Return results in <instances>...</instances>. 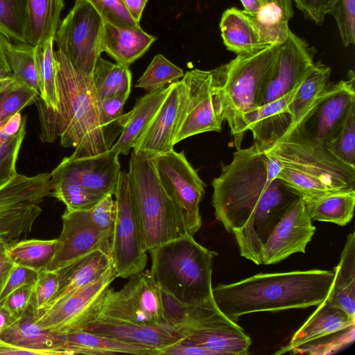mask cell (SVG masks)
I'll return each mask as SVG.
<instances>
[{
    "instance_id": "obj_28",
    "label": "cell",
    "mask_w": 355,
    "mask_h": 355,
    "mask_svg": "<svg viewBox=\"0 0 355 355\" xmlns=\"http://www.w3.org/2000/svg\"><path fill=\"white\" fill-rule=\"evenodd\" d=\"M171 85L148 92L137 99L130 112L129 121L122 130L119 139L110 150L118 155H128L149 125L163 101L167 96Z\"/></svg>"
},
{
    "instance_id": "obj_3",
    "label": "cell",
    "mask_w": 355,
    "mask_h": 355,
    "mask_svg": "<svg viewBox=\"0 0 355 355\" xmlns=\"http://www.w3.org/2000/svg\"><path fill=\"white\" fill-rule=\"evenodd\" d=\"M334 270H309L259 273L212 288L219 309L236 322L243 315L279 311L320 304L328 296Z\"/></svg>"
},
{
    "instance_id": "obj_5",
    "label": "cell",
    "mask_w": 355,
    "mask_h": 355,
    "mask_svg": "<svg viewBox=\"0 0 355 355\" xmlns=\"http://www.w3.org/2000/svg\"><path fill=\"white\" fill-rule=\"evenodd\" d=\"M148 252L149 273L160 289L187 304L214 299L211 275L215 253L198 243L193 236L174 239Z\"/></svg>"
},
{
    "instance_id": "obj_41",
    "label": "cell",
    "mask_w": 355,
    "mask_h": 355,
    "mask_svg": "<svg viewBox=\"0 0 355 355\" xmlns=\"http://www.w3.org/2000/svg\"><path fill=\"white\" fill-rule=\"evenodd\" d=\"M128 98L117 95L98 100L99 121L105 143L110 149L129 121L130 112L123 113Z\"/></svg>"
},
{
    "instance_id": "obj_27",
    "label": "cell",
    "mask_w": 355,
    "mask_h": 355,
    "mask_svg": "<svg viewBox=\"0 0 355 355\" xmlns=\"http://www.w3.org/2000/svg\"><path fill=\"white\" fill-rule=\"evenodd\" d=\"M36 312L30 305L24 315L0 335V339L12 345L36 351L39 355H63L56 335L36 323Z\"/></svg>"
},
{
    "instance_id": "obj_51",
    "label": "cell",
    "mask_w": 355,
    "mask_h": 355,
    "mask_svg": "<svg viewBox=\"0 0 355 355\" xmlns=\"http://www.w3.org/2000/svg\"><path fill=\"white\" fill-rule=\"evenodd\" d=\"M37 272L14 264L0 293V305L14 291L25 285H33L37 278Z\"/></svg>"
},
{
    "instance_id": "obj_22",
    "label": "cell",
    "mask_w": 355,
    "mask_h": 355,
    "mask_svg": "<svg viewBox=\"0 0 355 355\" xmlns=\"http://www.w3.org/2000/svg\"><path fill=\"white\" fill-rule=\"evenodd\" d=\"M84 330L159 352L185 335L168 324L144 325L114 320H97Z\"/></svg>"
},
{
    "instance_id": "obj_29",
    "label": "cell",
    "mask_w": 355,
    "mask_h": 355,
    "mask_svg": "<svg viewBox=\"0 0 355 355\" xmlns=\"http://www.w3.org/2000/svg\"><path fill=\"white\" fill-rule=\"evenodd\" d=\"M220 29L224 45L236 55L270 46L261 40L248 15L235 7L223 12Z\"/></svg>"
},
{
    "instance_id": "obj_53",
    "label": "cell",
    "mask_w": 355,
    "mask_h": 355,
    "mask_svg": "<svg viewBox=\"0 0 355 355\" xmlns=\"http://www.w3.org/2000/svg\"><path fill=\"white\" fill-rule=\"evenodd\" d=\"M11 41L0 32V78L12 74L7 58L6 50Z\"/></svg>"
},
{
    "instance_id": "obj_20",
    "label": "cell",
    "mask_w": 355,
    "mask_h": 355,
    "mask_svg": "<svg viewBox=\"0 0 355 355\" xmlns=\"http://www.w3.org/2000/svg\"><path fill=\"white\" fill-rule=\"evenodd\" d=\"M185 98L186 87L183 80L171 84L169 92L133 150L152 157L173 149L174 138Z\"/></svg>"
},
{
    "instance_id": "obj_52",
    "label": "cell",
    "mask_w": 355,
    "mask_h": 355,
    "mask_svg": "<svg viewBox=\"0 0 355 355\" xmlns=\"http://www.w3.org/2000/svg\"><path fill=\"white\" fill-rule=\"evenodd\" d=\"M296 7L317 24H322L328 14L331 0H294Z\"/></svg>"
},
{
    "instance_id": "obj_6",
    "label": "cell",
    "mask_w": 355,
    "mask_h": 355,
    "mask_svg": "<svg viewBox=\"0 0 355 355\" xmlns=\"http://www.w3.org/2000/svg\"><path fill=\"white\" fill-rule=\"evenodd\" d=\"M128 174L146 251L191 235L182 209L163 187L151 157L133 150Z\"/></svg>"
},
{
    "instance_id": "obj_33",
    "label": "cell",
    "mask_w": 355,
    "mask_h": 355,
    "mask_svg": "<svg viewBox=\"0 0 355 355\" xmlns=\"http://www.w3.org/2000/svg\"><path fill=\"white\" fill-rule=\"evenodd\" d=\"M304 202L312 221L345 226L354 216L355 190L334 192Z\"/></svg>"
},
{
    "instance_id": "obj_44",
    "label": "cell",
    "mask_w": 355,
    "mask_h": 355,
    "mask_svg": "<svg viewBox=\"0 0 355 355\" xmlns=\"http://www.w3.org/2000/svg\"><path fill=\"white\" fill-rule=\"evenodd\" d=\"M39 93L14 80L0 92V124L20 112L25 107L35 103Z\"/></svg>"
},
{
    "instance_id": "obj_50",
    "label": "cell",
    "mask_w": 355,
    "mask_h": 355,
    "mask_svg": "<svg viewBox=\"0 0 355 355\" xmlns=\"http://www.w3.org/2000/svg\"><path fill=\"white\" fill-rule=\"evenodd\" d=\"M33 285H25L12 292L0 305L12 321L21 317L31 305Z\"/></svg>"
},
{
    "instance_id": "obj_8",
    "label": "cell",
    "mask_w": 355,
    "mask_h": 355,
    "mask_svg": "<svg viewBox=\"0 0 355 355\" xmlns=\"http://www.w3.org/2000/svg\"><path fill=\"white\" fill-rule=\"evenodd\" d=\"M186 98L180 113L174 145L206 132H220L225 120L222 82L218 67L194 69L184 74Z\"/></svg>"
},
{
    "instance_id": "obj_12",
    "label": "cell",
    "mask_w": 355,
    "mask_h": 355,
    "mask_svg": "<svg viewBox=\"0 0 355 355\" xmlns=\"http://www.w3.org/2000/svg\"><path fill=\"white\" fill-rule=\"evenodd\" d=\"M104 21L93 6L76 0L73 8L58 28L54 41L58 49L84 76H92L101 49Z\"/></svg>"
},
{
    "instance_id": "obj_43",
    "label": "cell",
    "mask_w": 355,
    "mask_h": 355,
    "mask_svg": "<svg viewBox=\"0 0 355 355\" xmlns=\"http://www.w3.org/2000/svg\"><path fill=\"white\" fill-rule=\"evenodd\" d=\"M184 76L182 69L175 65L164 55H156L135 87L142 88L148 93L166 87Z\"/></svg>"
},
{
    "instance_id": "obj_57",
    "label": "cell",
    "mask_w": 355,
    "mask_h": 355,
    "mask_svg": "<svg viewBox=\"0 0 355 355\" xmlns=\"http://www.w3.org/2000/svg\"><path fill=\"white\" fill-rule=\"evenodd\" d=\"M262 1L265 5L272 3H276L288 19L293 15L291 0H262Z\"/></svg>"
},
{
    "instance_id": "obj_1",
    "label": "cell",
    "mask_w": 355,
    "mask_h": 355,
    "mask_svg": "<svg viewBox=\"0 0 355 355\" xmlns=\"http://www.w3.org/2000/svg\"><path fill=\"white\" fill-rule=\"evenodd\" d=\"M279 160L252 144L239 148L214 178L215 216L232 233L242 257L261 264L263 247L286 209L299 197L277 175Z\"/></svg>"
},
{
    "instance_id": "obj_40",
    "label": "cell",
    "mask_w": 355,
    "mask_h": 355,
    "mask_svg": "<svg viewBox=\"0 0 355 355\" xmlns=\"http://www.w3.org/2000/svg\"><path fill=\"white\" fill-rule=\"evenodd\" d=\"M6 53L12 78L39 93L35 46L26 42H11Z\"/></svg>"
},
{
    "instance_id": "obj_46",
    "label": "cell",
    "mask_w": 355,
    "mask_h": 355,
    "mask_svg": "<svg viewBox=\"0 0 355 355\" xmlns=\"http://www.w3.org/2000/svg\"><path fill=\"white\" fill-rule=\"evenodd\" d=\"M328 14L335 18L345 46L355 42V0H331Z\"/></svg>"
},
{
    "instance_id": "obj_32",
    "label": "cell",
    "mask_w": 355,
    "mask_h": 355,
    "mask_svg": "<svg viewBox=\"0 0 355 355\" xmlns=\"http://www.w3.org/2000/svg\"><path fill=\"white\" fill-rule=\"evenodd\" d=\"M64 0H28L26 42L35 46L54 39Z\"/></svg>"
},
{
    "instance_id": "obj_24",
    "label": "cell",
    "mask_w": 355,
    "mask_h": 355,
    "mask_svg": "<svg viewBox=\"0 0 355 355\" xmlns=\"http://www.w3.org/2000/svg\"><path fill=\"white\" fill-rule=\"evenodd\" d=\"M299 86L254 111L248 124L253 144L265 150L284 133L291 121L288 107Z\"/></svg>"
},
{
    "instance_id": "obj_49",
    "label": "cell",
    "mask_w": 355,
    "mask_h": 355,
    "mask_svg": "<svg viewBox=\"0 0 355 355\" xmlns=\"http://www.w3.org/2000/svg\"><path fill=\"white\" fill-rule=\"evenodd\" d=\"M88 213L92 222L112 237L116 217V202L112 196H105L94 207L88 209Z\"/></svg>"
},
{
    "instance_id": "obj_14",
    "label": "cell",
    "mask_w": 355,
    "mask_h": 355,
    "mask_svg": "<svg viewBox=\"0 0 355 355\" xmlns=\"http://www.w3.org/2000/svg\"><path fill=\"white\" fill-rule=\"evenodd\" d=\"M151 159L163 187L182 209L188 232L193 236L202 225L199 204L205 184L183 151L173 149Z\"/></svg>"
},
{
    "instance_id": "obj_2",
    "label": "cell",
    "mask_w": 355,
    "mask_h": 355,
    "mask_svg": "<svg viewBox=\"0 0 355 355\" xmlns=\"http://www.w3.org/2000/svg\"><path fill=\"white\" fill-rule=\"evenodd\" d=\"M58 110L47 107L42 99L35 103L41 124L40 139L75 148L73 157H88L104 153L107 147L99 121L98 99L92 76H84L60 50L54 51Z\"/></svg>"
},
{
    "instance_id": "obj_30",
    "label": "cell",
    "mask_w": 355,
    "mask_h": 355,
    "mask_svg": "<svg viewBox=\"0 0 355 355\" xmlns=\"http://www.w3.org/2000/svg\"><path fill=\"white\" fill-rule=\"evenodd\" d=\"M331 68L321 62L313 67L297 87L289 105L291 125L304 124L313 112L320 96L329 84Z\"/></svg>"
},
{
    "instance_id": "obj_58",
    "label": "cell",
    "mask_w": 355,
    "mask_h": 355,
    "mask_svg": "<svg viewBox=\"0 0 355 355\" xmlns=\"http://www.w3.org/2000/svg\"><path fill=\"white\" fill-rule=\"evenodd\" d=\"M12 320L5 309L0 306V335L11 324Z\"/></svg>"
},
{
    "instance_id": "obj_56",
    "label": "cell",
    "mask_w": 355,
    "mask_h": 355,
    "mask_svg": "<svg viewBox=\"0 0 355 355\" xmlns=\"http://www.w3.org/2000/svg\"><path fill=\"white\" fill-rule=\"evenodd\" d=\"M241 1L244 7L243 11L253 17L265 6L262 0H241Z\"/></svg>"
},
{
    "instance_id": "obj_45",
    "label": "cell",
    "mask_w": 355,
    "mask_h": 355,
    "mask_svg": "<svg viewBox=\"0 0 355 355\" xmlns=\"http://www.w3.org/2000/svg\"><path fill=\"white\" fill-rule=\"evenodd\" d=\"M25 127L26 125L17 135L8 139L0 133V187L17 174L16 165L26 134Z\"/></svg>"
},
{
    "instance_id": "obj_35",
    "label": "cell",
    "mask_w": 355,
    "mask_h": 355,
    "mask_svg": "<svg viewBox=\"0 0 355 355\" xmlns=\"http://www.w3.org/2000/svg\"><path fill=\"white\" fill-rule=\"evenodd\" d=\"M58 245V239H23L8 245L6 248V252L14 264L39 272L49 270L56 253Z\"/></svg>"
},
{
    "instance_id": "obj_47",
    "label": "cell",
    "mask_w": 355,
    "mask_h": 355,
    "mask_svg": "<svg viewBox=\"0 0 355 355\" xmlns=\"http://www.w3.org/2000/svg\"><path fill=\"white\" fill-rule=\"evenodd\" d=\"M91 3L97 10L105 22L114 26L126 28L139 27L135 21L123 0H80Z\"/></svg>"
},
{
    "instance_id": "obj_15",
    "label": "cell",
    "mask_w": 355,
    "mask_h": 355,
    "mask_svg": "<svg viewBox=\"0 0 355 355\" xmlns=\"http://www.w3.org/2000/svg\"><path fill=\"white\" fill-rule=\"evenodd\" d=\"M116 278L112 269L96 282L38 312L36 323L55 334L84 329L97 319L106 292Z\"/></svg>"
},
{
    "instance_id": "obj_34",
    "label": "cell",
    "mask_w": 355,
    "mask_h": 355,
    "mask_svg": "<svg viewBox=\"0 0 355 355\" xmlns=\"http://www.w3.org/2000/svg\"><path fill=\"white\" fill-rule=\"evenodd\" d=\"M92 80L98 100L117 95L129 97L132 74L126 66L114 64L99 56L94 67Z\"/></svg>"
},
{
    "instance_id": "obj_21",
    "label": "cell",
    "mask_w": 355,
    "mask_h": 355,
    "mask_svg": "<svg viewBox=\"0 0 355 355\" xmlns=\"http://www.w3.org/2000/svg\"><path fill=\"white\" fill-rule=\"evenodd\" d=\"M355 76L349 70L348 79L329 83L322 93L309 119L313 130H308L320 143L324 144L338 129L351 104L355 101Z\"/></svg>"
},
{
    "instance_id": "obj_48",
    "label": "cell",
    "mask_w": 355,
    "mask_h": 355,
    "mask_svg": "<svg viewBox=\"0 0 355 355\" xmlns=\"http://www.w3.org/2000/svg\"><path fill=\"white\" fill-rule=\"evenodd\" d=\"M58 286L59 277L57 272L46 270L37 273L31 302L36 314L49 304L56 294Z\"/></svg>"
},
{
    "instance_id": "obj_11",
    "label": "cell",
    "mask_w": 355,
    "mask_h": 355,
    "mask_svg": "<svg viewBox=\"0 0 355 355\" xmlns=\"http://www.w3.org/2000/svg\"><path fill=\"white\" fill-rule=\"evenodd\" d=\"M119 291L109 288L97 320L144 325L168 324L163 311L160 288L149 273L140 271L129 277Z\"/></svg>"
},
{
    "instance_id": "obj_25",
    "label": "cell",
    "mask_w": 355,
    "mask_h": 355,
    "mask_svg": "<svg viewBox=\"0 0 355 355\" xmlns=\"http://www.w3.org/2000/svg\"><path fill=\"white\" fill-rule=\"evenodd\" d=\"M63 355L116 354L157 355L155 349L84 329L55 334Z\"/></svg>"
},
{
    "instance_id": "obj_7",
    "label": "cell",
    "mask_w": 355,
    "mask_h": 355,
    "mask_svg": "<svg viewBox=\"0 0 355 355\" xmlns=\"http://www.w3.org/2000/svg\"><path fill=\"white\" fill-rule=\"evenodd\" d=\"M281 45L236 57L218 67L223 89L224 115L234 143L241 148L249 120L260 106L266 85L272 76Z\"/></svg>"
},
{
    "instance_id": "obj_19",
    "label": "cell",
    "mask_w": 355,
    "mask_h": 355,
    "mask_svg": "<svg viewBox=\"0 0 355 355\" xmlns=\"http://www.w3.org/2000/svg\"><path fill=\"white\" fill-rule=\"evenodd\" d=\"M119 155L110 149L92 157H66L52 173L96 193L113 196L116 192L121 173Z\"/></svg>"
},
{
    "instance_id": "obj_26",
    "label": "cell",
    "mask_w": 355,
    "mask_h": 355,
    "mask_svg": "<svg viewBox=\"0 0 355 355\" xmlns=\"http://www.w3.org/2000/svg\"><path fill=\"white\" fill-rule=\"evenodd\" d=\"M156 40L141 27L126 28L104 21L101 49L116 63L129 67L142 56Z\"/></svg>"
},
{
    "instance_id": "obj_9",
    "label": "cell",
    "mask_w": 355,
    "mask_h": 355,
    "mask_svg": "<svg viewBox=\"0 0 355 355\" xmlns=\"http://www.w3.org/2000/svg\"><path fill=\"white\" fill-rule=\"evenodd\" d=\"M51 175L17 174L0 187V249L29 234L42 213L39 204L49 196Z\"/></svg>"
},
{
    "instance_id": "obj_55",
    "label": "cell",
    "mask_w": 355,
    "mask_h": 355,
    "mask_svg": "<svg viewBox=\"0 0 355 355\" xmlns=\"http://www.w3.org/2000/svg\"><path fill=\"white\" fill-rule=\"evenodd\" d=\"M133 19L139 23L148 0H123Z\"/></svg>"
},
{
    "instance_id": "obj_23",
    "label": "cell",
    "mask_w": 355,
    "mask_h": 355,
    "mask_svg": "<svg viewBox=\"0 0 355 355\" xmlns=\"http://www.w3.org/2000/svg\"><path fill=\"white\" fill-rule=\"evenodd\" d=\"M112 269L110 255L101 250H94L72 262L57 271L59 277L58 291L42 311L53 306L71 294L96 282Z\"/></svg>"
},
{
    "instance_id": "obj_10",
    "label": "cell",
    "mask_w": 355,
    "mask_h": 355,
    "mask_svg": "<svg viewBox=\"0 0 355 355\" xmlns=\"http://www.w3.org/2000/svg\"><path fill=\"white\" fill-rule=\"evenodd\" d=\"M275 354L328 355L354 341L355 317L326 298Z\"/></svg>"
},
{
    "instance_id": "obj_38",
    "label": "cell",
    "mask_w": 355,
    "mask_h": 355,
    "mask_svg": "<svg viewBox=\"0 0 355 355\" xmlns=\"http://www.w3.org/2000/svg\"><path fill=\"white\" fill-rule=\"evenodd\" d=\"M248 16L261 40L268 45H282L286 41L291 31L289 19L276 3L266 4L255 16Z\"/></svg>"
},
{
    "instance_id": "obj_54",
    "label": "cell",
    "mask_w": 355,
    "mask_h": 355,
    "mask_svg": "<svg viewBox=\"0 0 355 355\" xmlns=\"http://www.w3.org/2000/svg\"><path fill=\"white\" fill-rule=\"evenodd\" d=\"M13 262L6 252V249H0V293L9 276Z\"/></svg>"
},
{
    "instance_id": "obj_16",
    "label": "cell",
    "mask_w": 355,
    "mask_h": 355,
    "mask_svg": "<svg viewBox=\"0 0 355 355\" xmlns=\"http://www.w3.org/2000/svg\"><path fill=\"white\" fill-rule=\"evenodd\" d=\"M62 220L57 251L49 270L57 272L96 250L110 255L112 237L92 222L88 210L66 209Z\"/></svg>"
},
{
    "instance_id": "obj_36",
    "label": "cell",
    "mask_w": 355,
    "mask_h": 355,
    "mask_svg": "<svg viewBox=\"0 0 355 355\" xmlns=\"http://www.w3.org/2000/svg\"><path fill=\"white\" fill-rule=\"evenodd\" d=\"M53 42L54 39H49L35 46V60L40 97L46 107L57 112L58 96Z\"/></svg>"
},
{
    "instance_id": "obj_31",
    "label": "cell",
    "mask_w": 355,
    "mask_h": 355,
    "mask_svg": "<svg viewBox=\"0 0 355 355\" xmlns=\"http://www.w3.org/2000/svg\"><path fill=\"white\" fill-rule=\"evenodd\" d=\"M327 296L329 302L355 317V232L347 237Z\"/></svg>"
},
{
    "instance_id": "obj_17",
    "label": "cell",
    "mask_w": 355,
    "mask_h": 355,
    "mask_svg": "<svg viewBox=\"0 0 355 355\" xmlns=\"http://www.w3.org/2000/svg\"><path fill=\"white\" fill-rule=\"evenodd\" d=\"M315 231L306 203L302 198H297L266 240L262 249L261 264L279 263L294 253H304Z\"/></svg>"
},
{
    "instance_id": "obj_18",
    "label": "cell",
    "mask_w": 355,
    "mask_h": 355,
    "mask_svg": "<svg viewBox=\"0 0 355 355\" xmlns=\"http://www.w3.org/2000/svg\"><path fill=\"white\" fill-rule=\"evenodd\" d=\"M316 49L290 31L280 46L272 76L264 90L261 105L273 101L299 86L314 64Z\"/></svg>"
},
{
    "instance_id": "obj_59",
    "label": "cell",
    "mask_w": 355,
    "mask_h": 355,
    "mask_svg": "<svg viewBox=\"0 0 355 355\" xmlns=\"http://www.w3.org/2000/svg\"><path fill=\"white\" fill-rule=\"evenodd\" d=\"M11 80L12 74L8 77L0 78V92L5 88V87L10 82Z\"/></svg>"
},
{
    "instance_id": "obj_13",
    "label": "cell",
    "mask_w": 355,
    "mask_h": 355,
    "mask_svg": "<svg viewBox=\"0 0 355 355\" xmlns=\"http://www.w3.org/2000/svg\"><path fill=\"white\" fill-rule=\"evenodd\" d=\"M114 196L116 217L110 257L116 277L129 278L144 270L148 257L125 171H121Z\"/></svg>"
},
{
    "instance_id": "obj_37",
    "label": "cell",
    "mask_w": 355,
    "mask_h": 355,
    "mask_svg": "<svg viewBox=\"0 0 355 355\" xmlns=\"http://www.w3.org/2000/svg\"><path fill=\"white\" fill-rule=\"evenodd\" d=\"M50 175L49 196H53L63 202L67 209H90L106 196L89 190L64 176L52 172Z\"/></svg>"
},
{
    "instance_id": "obj_4",
    "label": "cell",
    "mask_w": 355,
    "mask_h": 355,
    "mask_svg": "<svg viewBox=\"0 0 355 355\" xmlns=\"http://www.w3.org/2000/svg\"><path fill=\"white\" fill-rule=\"evenodd\" d=\"M265 151L282 164L277 178L304 202L355 190V168L332 155L303 123L288 127Z\"/></svg>"
},
{
    "instance_id": "obj_39",
    "label": "cell",
    "mask_w": 355,
    "mask_h": 355,
    "mask_svg": "<svg viewBox=\"0 0 355 355\" xmlns=\"http://www.w3.org/2000/svg\"><path fill=\"white\" fill-rule=\"evenodd\" d=\"M324 145L336 159L355 168V101L351 103L338 129Z\"/></svg>"
},
{
    "instance_id": "obj_42",
    "label": "cell",
    "mask_w": 355,
    "mask_h": 355,
    "mask_svg": "<svg viewBox=\"0 0 355 355\" xmlns=\"http://www.w3.org/2000/svg\"><path fill=\"white\" fill-rule=\"evenodd\" d=\"M28 0H0V32L13 43L26 42Z\"/></svg>"
}]
</instances>
